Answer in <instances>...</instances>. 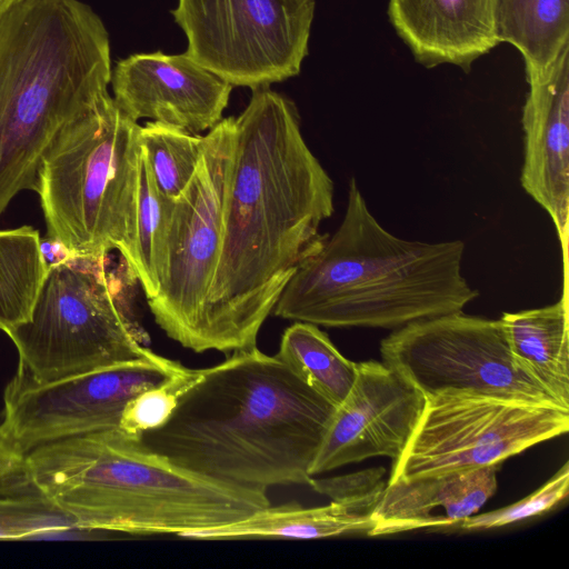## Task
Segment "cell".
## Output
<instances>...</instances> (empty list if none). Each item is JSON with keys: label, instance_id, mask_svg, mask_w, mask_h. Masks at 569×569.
Here are the masks:
<instances>
[{"label": "cell", "instance_id": "17", "mask_svg": "<svg viewBox=\"0 0 569 569\" xmlns=\"http://www.w3.org/2000/svg\"><path fill=\"white\" fill-rule=\"evenodd\" d=\"M398 36L425 67L442 63L466 71L499 44L495 0H389Z\"/></svg>", "mask_w": 569, "mask_h": 569}, {"label": "cell", "instance_id": "3", "mask_svg": "<svg viewBox=\"0 0 569 569\" xmlns=\"http://www.w3.org/2000/svg\"><path fill=\"white\" fill-rule=\"evenodd\" d=\"M23 463L29 483L80 530L186 538L270 505L267 490L196 473L121 429L37 447Z\"/></svg>", "mask_w": 569, "mask_h": 569}, {"label": "cell", "instance_id": "6", "mask_svg": "<svg viewBox=\"0 0 569 569\" xmlns=\"http://www.w3.org/2000/svg\"><path fill=\"white\" fill-rule=\"evenodd\" d=\"M140 124L112 97L66 124L42 153L37 192L49 239L71 256L133 252Z\"/></svg>", "mask_w": 569, "mask_h": 569}, {"label": "cell", "instance_id": "15", "mask_svg": "<svg viewBox=\"0 0 569 569\" xmlns=\"http://www.w3.org/2000/svg\"><path fill=\"white\" fill-rule=\"evenodd\" d=\"M522 110V189L551 218L567 272L569 220V44L548 72L527 80Z\"/></svg>", "mask_w": 569, "mask_h": 569}, {"label": "cell", "instance_id": "11", "mask_svg": "<svg viewBox=\"0 0 569 569\" xmlns=\"http://www.w3.org/2000/svg\"><path fill=\"white\" fill-rule=\"evenodd\" d=\"M380 353L426 398L469 392L560 408L516 362L499 319L459 311L413 321L382 339Z\"/></svg>", "mask_w": 569, "mask_h": 569}, {"label": "cell", "instance_id": "19", "mask_svg": "<svg viewBox=\"0 0 569 569\" xmlns=\"http://www.w3.org/2000/svg\"><path fill=\"white\" fill-rule=\"evenodd\" d=\"M499 320L516 362L560 408L569 410L567 282L557 302L503 312Z\"/></svg>", "mask_w": 569, "mask_h": 569}, {"label": "cell", "instance_id": "5", "mask_svg": "<svg viewBox=\"0 0 569 569\" xmlns=\"http://www.w3.org/2000/svg\"><path fill=\"white\" fill-rule=\"evenodd\" d=\"M109 33L79 0H22L0 18V214L37 190L42 153L111 96Z\"/></svg>", "mask_w": 569, "mask_h": 569}, {"label": "cell", "instance_id": "12", "mask_svg": "<svg viewBox=\"0 0 569 569\" xmlns=\"http://www.w3.org/2000/svg\"><path fill=\"white\" fill-rule=\"evenodd\" d=\"M184 368L149 350L133 360L47 383L16 373L4 390L0 436L24 456L50 442L119 429L134 396Z\"/></svg>", "mask_w": 569, "mask_h": 569}, {"label": "cell", "instance_id": "2", "mask_svg": "<svg viewBox=\"0 0 569 569\" xmlns=\"http://www.w3.org/2000/svg\"><path fill=\"white\" fill-rule=\"evenodd\" d=\"M170 418L142 442L218 481L268 490L308 485L336 406L257 346L199 369Z\"/></svg>", "mask_w": 569, "mask_h": 569}, {"label": "cell", "instance_id": "1", "mask_svg": "<svg viewBox=\"0 0 569 569\" xmlns=\"http://www.w3.org/2000/svg\"><path fill=\"white\" fill-rule=\"evenodd\" d=\"M335 186L303 139L295 103L252 90L234 117L221 248L197 352L257 346L258 333L299 266L322 243Z\"/></svg>", "mask_w": 569, "mask_h": 569}, {"label": "cell", "instance_id": "8", "mask_svg": "<svg viewBox=\"0 0 569 569\" xmlns=\"http://www.w3.org/2000/svg\"><path fill=\"white\" fill-rule=\"evenodd\" d=\"M426 399L388 481L498 466L569 429V411L558 407L469 392Z\"/></svg>", "mask_w": 569, "mask_h": 569}, {"label": "cell", "instance_id": "7", "mask_svg": "<svg viewBox=\"0 0 569 569\" xmlns=\"http://www.w3.org/2000/svg\"><path fill=\"white\" fill-rule=\"evenodd\" d=\"M106 258L70 256L49 267L30 320L8 333L18 375L47 383L150 350L117 302Z\"/></svg>", "mask_w": 569, "mask_h": 569}, {"label": "cell", "instance_id": "4", "mask_svg": "<svg viewBox=\"0 0 569 569\" xmlns=\"http://www.w3.org/2000/svg\"><path fill=\"white\" fill-rule=\"evenodd\" d=\"M462 240H406L370 212L351 178L346 211L332 234L297 269L276 316L329 328L398 329L462 311L479 291L462 274Z\"/></svg>", "mask_w": 569, "mask_h": 569}, {"label": "cell", "instance_id": "18", "mask_svg": "<svg viewBox=\"0 0 569 569\" xmlns=\"http://www.w3.org/2000/svg\"><path fill=\"white\" fill-rule=\"evenodd\" d=\"M498 466L387 481L367 536L458 527L497 490Z\"/></svg>", "mask_w": 569, "mask_h": 569}, {"label": "cell", "instance_id": "9", "mask_svg": "<svg viewBox=\"0 0 569 569\" xmlns=\"http://www.w3.org/2000/svg\"><path fill=\"white\" fill-rule=\"evenodd\" d=\"M233 131L234 117H229L203 136L197 170L173 203L159 290L148 300L156 323L194 352L220 254Z\"/></svg>", "mask_w": 569, "mask_h": 569}, {"label": "cell", "instance_id": "27", "mask_svg": "<svg viewBox=\"0 0 569 569\" xmlns=\"http://www.w3.org/2000/svg\"><path fill=\"white\" fill-rule=\"evenodd\" d=\"M569 492V462L535 492L512 505L485 513H475L458 527L465 531H482L506 527L541 516L565 500Z\"/></svg>", "mask_w": 569, "mask_h": 569}, {"label": "cell", "instance_id": "20", "mask_svg": "<svg viewBox=\"0 0 569 569\" xmlns=\"http://www.w3.org/2000/svg\"><path fill=\"white\" fill-rule=\"evenodd\" d=\"M499 43L521 53L527 80L545 76L569 44V0H495Z\"/></svg>", "mask_w": 569, "mask_h": 569}, {"label": "cell", "instance_id": "25", "mask_svg": "<svg viewBox=\"0 0 569 569\" xmlns=\"http://www.w3.org/2000/svg\"><path fill=\"white\" fill-rule=\"evenodd\" d=\"M79 529L76 521L32 486L0 495V540Z\"/></svg>", "mask_w": 569, "mask_h": 569}, {"label": "cell", "instance_id": "29", "mask_svg": "<svg viewBox=\"0 0 569 569\" xmlns=\"http://www.w3.org/2000/svg\"><path fill=\"white\" fill-rule=\"evenodd\" d=\"M22 0H0V18Z\"/></svg>", "mask_w": 569, "mask_h": 569}, {"label": "cell", "instance_id": "26", "mask_svg": "<svg viewBox=\"0 0 569 569\" xmlns=\"http://www.w3.org/2000/svg\"><path fill=\"white\" fill-rule=\"evenodd\" d=\"M199 372V369L184 368L170 379L139 392L127 403L119 429L141 437L146 431L161 427Z\"/></svg>", "mask_w": 569, "mask_h": 569}, {"label": "cell", "instance_id": "16", "mask_svg": "<svg viewBox=\"0 0 569 569\" xmlns=\"http://www.w3.org/2000/svg\"><path fill=\"white\" fill-rule=\"evenodd\" d=\"M383 468L345 475L331 487L330 503L303 507L297 502L267 506L241 520L187 535L198 540L322 539L365 533L386 482Z\"/></svg>", "mask_w": 569, "mask_h": 569}, {"label": "cell", "instance_id": "24", "mask_svg": "<svg viewBox=\"0 0 569 569\" xmlns=\"http://www.w3.org/2000/svg\"><path fill=\"white\" fill-rule=\"evenodd\" d=\"M139 140L157 188L176 200L197 170L203 136L150 120L140 126Z\"/></svg>", "mask_w": 569, "mask_h": 569}, {"label": "cell", "instance_id": "28", "mask_svg": "<svg viewBox=\"0 0 569 569\" xmlns=\"http://www.w3.org/2000/svg\"><path fill=\"white\" fill-rule=\"evenodd\" d=\"M31 487L26 472L23 456L0 436V495Z\"/></svg>", "mask_w": 569, "mask_h": 569}, {"label": "cell", "instance_id": "13", "mask_svg": "<svg viewBox=\"0 0 569 569\" xmlns=\"http://www.w3.org/2000/svg\"><path fill=\"white\" fill-rule=\"evenodd\" d=\"M426 401L419 389L386 363L358 362L355 382L336 407L310 475L315 477L372 457L397 459Z\"/></svg>", "mask_w": 569, "mask_h": 569}, {"label": "cell", "instance_id": "21", "mask_svg": "<svg viewBox=\"0 0 569 569\" xmlns=\"http://www.w3.org/2000/svg\"><path fill=\"white\" fill-rule=\"evenodd\" d=\"M48 271L37 229L0 230V330L8 335L30 320Z\"/></svg>", "mask_w": 569, "mask_h": 569}, {"label": "cell", "instance_id": "14", "mask_svg": "<svg viewBox=\"0 0 569 569\" xmlns=\"http://www.w3.org/2000/svg\"><path fill=\"white\" fill-rule=\"evenodd\" d=\"M113 100L129 118L150 119L192 133L223 118L232 86L184 53H134L111 73Z\"/></svg>", "mask_w": 569, "mask_h": 569}, {"label": "cell", "instance_id": "22", "mask_svg": "<svg viewBox=\"0 0 569 569\" xmlns=\"http://www.w3.org/2000/svg\"><path fill=\"white\" fill-rule=\"evenodd\" d=\"M300 380L338 407L349 393L357 363L343 357L318 326L295 321L276 355Z\"/></svg>", "mask_w": 569, "mask_h": 569}, {"label": "cell", "instance_id": "23", "mask_svg": "<svg viewBox=\"0 0 569 569\" xmlns=\"http://www.w3.org/2000/svg\"><path fill=\"white\" fill-rule=\"evenodd\" d=\"M174 200L157 188L144 152L140 149L139 188L132 259L128 269L147 298H153L160 287L168 228Z\"/></svg>", "mask_w": 569, "mask_h": 569}, {"label": "cell", "instance_id": "10", "mask_svg": "<svg viewBox=\"0 0 569 569\" xmlns=\"http://www.w3.org/2000/svg\"><path fill=\"white\" fill-rule=\"evenodd\" d=\"M315 0H178L186 53L232 87H270L299 74Z\"/></svg>", "mask_w": 569, "mask_h": 569}]
</instances>
